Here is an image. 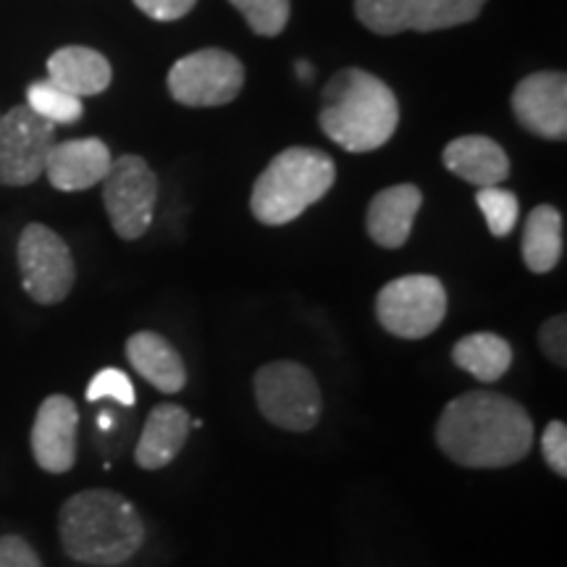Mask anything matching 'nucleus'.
Masks as SVG:
<instances>
[{
    "label": "nucleus",
    "mask_w": 567,
    "mask_h": 567,
    "mask_svg": "<svg viewBox=\"0 0 567 567\" xmlns=\"http://www.w3.org/2000/svg\"><path fill=\"white\" fill-rule=\"evenodd\" d=\"M515 118L544 140L567 137V76L563 71H536L513 92Z\"/></svg>",
    "instance_id": "12"
},
{
    "label": "nucleus",
    "mask_w": 567,
    "mask_h": 567,
    "mask_svg": "<svg viewBox=\"0 0 567 567\" xmlns=\"http://www.w3.org/2000/svg\"><path fill=\"white\" fill-rule=\"evenodd\" d=\"M297 76H300V82H310L313 80V66L308 61H297Z\"/></svg>",
    "instance_id": "30"
},
{
    "label": "nucleus",
    "mask_w": 567,
    "mask_h": 567,
    "mask_svg": "<svg viewBox=\"0 0 567 567\" xmlns=\"http://www.w3.org/2000/svg\"><path fill=\"white\" fill-rule=\"evenodd\" d=\"M111 151L103 140H66L55 142L48 155V182L61 193H82V189L103 184L111 172Z\"/></svg>",
    "instance_id": "14"
},
{
    "label": "nucleus",
    "mask_w": 567,
    "mask_h": 567,
    "mask_svg": "<svg viewBox=\"0 0 567 567\" xmlns=\"http://www.w3.org/2000/svg\"><path fill=\"white\" fill-rule=\"evenodd\" d=\"M436 446L455 465L496 471L526 460L534 450V417L513 396L465 392L446 402L436 421Z\"/></svg>",
    "instance_id": "1"
},
{
    "label": "nucleus",
    "mask_w": 567,
    "mask_h": 567,
    "mask_svg": "<svg viewBox=\"0 0 567 567\" xmlns=\"http://www.w3.org/2000/svg\"><path fill=\"white\" fill-rule=\"evenodd\" d=\"M255 405L276 429L308 434L321 423L323 394L316 375L295 360H274L255 371Z\"/></svg>",
    "instance_id": "5"
},
{
    "label": "nucleus",
    "mask_w": 567,
    "mask_h": 567,
    "mask_svg": "<svg viewBox=\"0 0 567 567\" xmlns=\"http://www.w3.org/2000/svg\"><path fill=\"white\" fill-rule=\"evenodd\" d=\"M27 109L38 113L42 122L53 126L80 122L84 113L82 97L71 95V92L59 87V84L51 80L30 84V90H27Z\"/></svg>",
    "instance_id": "22"
},
{
    "label": "nucleus",
    "mask_w": 567,
    "mask_h": 567,
    "mask_svg": "<svg viewBox=\"0 0 567 567\" xmlns=\"http://www.w3.org/2000/svg\"><path fill=\"white\" fill-rule=\"evenodd\" d=\"M59 536L74 563L118 567L142 549L145 523L126 496L111 488H87L63 502Z\"/></svg>",
    "instance_id": "2"
},
{
    "label": "nucleus",
    "mask_w": 567,
    "mask_h": 567,
    "mask_svg": "<svg viewBox=\"0 0 567 567\" xmlns=\"http://www.w3.org/2000/svg\"><path fill=\"white\" fill-rule=\"evenodd\" d=\"M243 61L221 48H205V51L184 55L168 71V90L174 101L189 109L231 103L243 92Z\"/></svg>",
    "instance_id": "7"
},
{
    "label": "nucleus",
    "mask_w": 567,
    "mask_h": 567,
    "mask_svg": "<svg viewBox=\"0 0 567 567\" xmlns=\"http://www.w3.org/2000/svg\"><path fill=\"white\" fill-rule=\"evenodd\" d=\"M334 161L316 147H289L268 163L252 187V216L266 226H284L300 218L310 205L334 187Z\"/></svg>",
    "instance_id": "4"
},
{
    "label": "nucleus",
    "mask_w": 567,
    "mask_h": 567,
    "mask_svg": "<svg viewBox=\"0 0 567 567\" xmlns=\"http://www.w3.org/2000/svg\"><path fill=\"white\" fill-rule=\"evenodd\" d=\"M476 203L484 213L492 237H507L515 229L517 216H520V203H517L515 193L502 187H481Z\"/></svg>",
    "instance_id": "23"
},
{
    "label": "nucleus",
    "mask_w": 567,
    "mask_h": 567,
    "mask_svg": "<svg viewBox=\"0 0 567 567\" xmlns=\"http://www.w3.org/2000/svg\"><path fill=\"white\" fill-rule=\"evenodd\" d=\"M542 455L559 478H567V425L549 421L542 434Z\"/></svg>",
    "instance_id": "27"
},
{
    "label": "nucleus",
    "mask_w": 567,
    "mask_h": 567,
    "mask_svg": "<svg viewBox=\"0 0 567 567\" xmlns=\"http://www.w3.org/2000/svg\"><path fill=\"white\" fill-rule=\"evenodd\" d=\"M321 130L347 153L379 151L400 124L394 92L363 69H342L323 90Z\"/></svg>",
    "instance_id": "3"
},
{
    "label": "nucleus",
    "mask_w": 567,
    "mask_h": 567,
    "mask_svg": "<svg viewBox=\"0 0 567 567\" xmlns=\"http://www.w3.org/2000/svg\"><path fill=\"white\" fill-rule=\"evenodd\" d=\"M486 0H354V13L375 34L436 32L473 21Z\"/></svg>",
    "instance_id": "9"
},
{
    "label": "nucleus",
    "mask_w": 567,
    "mask_h": 567,
    "mask_svg": "<svg viewBox=\"0 0 567 567\" xmlns=\"http://www.w3.org/2000/svg\"><path fill=\"white\" fill-rule=\"evenodd\" d=\"M76 429H80V410L74 400L63 394H51L32 423V455L42 471L69 473L76 463Z\"/></svg>",
    "instance_id": "13"
},
{
    "label": "nucleus",
    "mask_w": 567,
    "mask_h": 567,
    "mask_svg": "<svg viewBox=\"0 0 567 567\" xmlns=\"http://www.w3.org/2000/svg\"><path fill=\"white\" fill-rule=\"evenodd\" d=\"M563 213L551 205H536L528 213L526 229H523V260L530 274L555 271L563 260Z\"/></svg>",
    "instance_id": "20"
},
{
    "label": "nucleus",
    "mask_w": 567,
    "mask_h": 567,
    "mask_svg": "<svg viewBox=\"0 0 567 567\" xmlns=\"http://www.w3.org/2000/svg\"><path fill=\"white\" fill-rule=\"evenodd\" d=\"M260 38H276L289 21V0H229Z\"/></svg>",
    "instance_id": "24"
},
{
    "label": "nucleus",
    "mask_w": 567,
    "mask_h": 567,
    "mask_svg": "<svg viewBox=\"0 0 567 567\" xmlns=\"http://www.w3.org/2000/svg\"><path fill=\"white\" fill-rule=\"evenodd\" d=\"M137 9L155 21H176L195 9L197 0H132Z\"/></svg>",
    "instance_id": "29"
},
{
    "label": "nucleus",
    "mask_w": 567,
    "mask_h": 567,
    "mask_svg": "<svg viewBox=\"0 0 567 567\" xmlns=\"http://www.w3.org/2000/svg\"><path fill=\"white\" fill-rule=\"evenodd\" d=\"M87 400L97 402V400H116L122 402L124 408H134L137 402V392H134L132 379L118 368H103L101 373L92 375L90 386H87Z\"/></svg>",
    "instance_id": "25"
},
{
    "label": "nucleus",
    "mask_w": 567,
    "mask_h": 567,
    "mask_svg": "<svg viewBox=\"0 0 567 567\" xmlns=\"http://www.w3.org/2000/svg\"><path fill=\"white\" fill-rule=\"evenodd\" d=\"M0 567H42V563L27 538L0 536Z\"/></svg>",
    "instance_id": "28"
},
{
    "label": "nucleus",
    "mask_w": 567,
    "mask_h": 567,
    "mask_svg": "<svg viewBox=\"0 0 567 567\" xmlns=\"http://www.w3.org/2000/svg\"><path fill=\"white\" fill-rule=\"evenodd\" d=\"M444 166L476 187H496L509 176L507 153L494 140L481 137V134L452 140L444 147Z\"/></svg>",
    "instance_id": "18"
},
{
    "label": "nucleus",
    "mask_w": 567,
    "mask_h": 567,
    "mask_svg": "<svg viewBox=\"0 0 567 567\" xmlns=\"http://www.w3.org/2000/svg\"><path fill=\"white\" fill-rule=\"evenodd\" d=\"M452 363L460 371L471 373L473 379L494 384L513 365V347L505 337L492 334V331H478V334H467L452 347Z\"/></svg>",
    "instance_id": "21"
},
{
    "label": "nucleus",
    "mask_w": 567,
    "mask_h": 567,
    "mask_svg": "<svg viewBox=\"0 0 567 567\" xmlns=\"http://www.w3.org/2000/svg\"><path fill=\"white\" fill-rule=\"evenodd\" d=\"M19 271L24 292L40 305L66 300L76 279L69 245L42 224H30L21 231Z\"/></svg>",
    "instance_id": "10"
},
{
    "label": "nucleus",
    "mask_w": 567,
    "mask_h": 567,
    "mask_svg": "<svg viewBox=\"0 0 567 567\" xmlns=\"http://www.w3.org/2000/svg\"><path fill=\"white\" fill-rule=\"evenodd\" d=\"M421 205L423 193L415 184H396V187L381 189L365 213L368 237L384 250H400L410 239Z\"/></svg>",
    "instance_id": "16"
},
{
    "label": "nucleus",
    "mask_w": 567,
    "mask_h": 567,
    "mask_svg": "<svg viewBox=\"0 0 567 567\" xmlns=\"http://www.w3.org/2000/svg\"><path fill=\"white\" fill-rule=\"evenodd\" d=\"M126 360L147 384L163 394H179L187 386V368L182 354L155 331H137L126 339Z\"/></svg>",
    "instance_id": "17"
},
{
    "label": "nucleus",
    "mask_w": 567,
    "mask_h": 567,
    "mask_svg": "<svg viewBox=\"0 0 567 567\" xmlns=\"http://www.w3.org/2000/svg\"><path fill=\"white\" fill-rule=\"evenodd\" d=\"M189 429H193V417L182 405H174V402L155 405L134 446V463L142 471H161L172 465L187 444Z\"/></svg>",
    "instance_id": "15"
},
{
    "label": "nucleus",
    "mask_w": 567,
    "mask_h": 567,
    "mask_svg": "<svg viewBox=\"0 0 567 567\" xmlns=\"http://www.w3.org/2000/svg\"><path fill=\"white\" fill-rule=\"evenodd\" d=\"M111 76L109 59L92 48L69 45L48 59V80L76 97L101 95L103 90H109Z\"/></svg>",
    "instance_id": "19"
},
{
    "label": "nucleus",
    "mask_w": 567,
    "mask_h": 567,
    "mask_svg": "<svg viewBox=\"0 0 567 567\" xmlns=\"http://www.w3.org/2000/svg\"><path fill=\"white\" fill-rule=\"evenodd\" d=\"M55 145V126L42 122L27 105L0 116V184L27 187L45 174Z\"/></svg>",
    "instance_id": "11"
},
{
    "label": "nucleus",
    "mask_w": 567,
    "mask_h": 567,
    "mask_svg": "<svg viewBox=\"0 0 567 567\" xmlns=\"http://www.w3.org/2000/svg\"><path fill=\"white\" fill-rule=\"evenodd\" d=\"M103 203L113 231L122 239H140L151 229L158 203V179L137 155H122L111 163L103 179Z\"/></svg>",
    "instance_id": "8"
},
{
    "label": "nucleus",
    "mask_w": 567,
    "mask_h": 567,
    "mask_svg": "<svg viewBox=\"0 0 567 567\" xmlns=\"http://www.w3.org/2000/svg\"><path fill=\"white\" fill-rule=\"evenodd\" d=\"M538 347L557 368L567 365V318L551 316L538 329Z\"/></svg>",
    "instance_id": "26"
},
{
    "label": "nucleus",
    "mask_w": 567,
    "mask_h": 567,
    "mask_svg": "<svg viewBox=\"0 0 567 567\" xmlns=\"http://www.w3.org/2000/svg\"><path fill=\"white\" fill-rule=\"evenodd\" d=\"M446 316V289L436 276L410 274L389 281L375 297V318L392 337L425 339Z\"/></svg>",
    "instance_id": "6"
}]
</instances>
